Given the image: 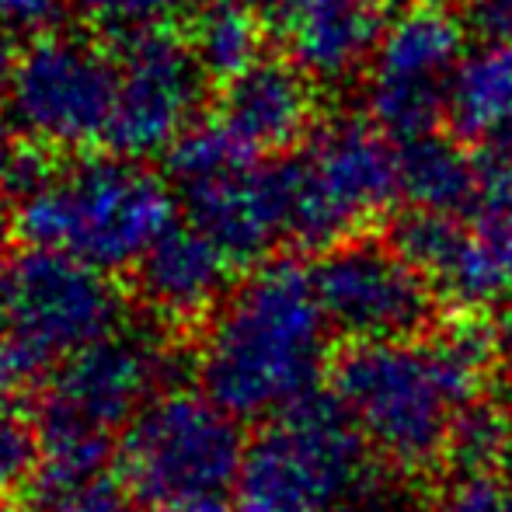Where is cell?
I'll return each instance as SVG.
<instances>
[{
  "label": "cell",
  "mask_w": 512,
  "mask_h": 512,
  "mask_svg": "<svg viewBox=\"0 0 512 512\" xmlns=\"http://www.w3.org/2000/svg\"><path fill=\"white\" fill-rule=\"evenodd\" d=\"M4 140H7V129H0V279H4V244L7 237L14 234V203L7 196V185H4Z\"/></svg>",
  "instance_id": "obj_28"
},
{
  "label": "cell",
  "mask_w": 512,
  "mask_h": 512,
  "mask_svg": "<svg viewBox=\"0 0 512 512\" xmlns=\"http://www.w3.org/2000/svg\"><path fill=\"white\" fill-rule=\"evenodd\" d=\"M189 46L213 84H227L265 60L262 14L237 0H206L189 18Z\"/></svg>",
  "instance_id": "obj_20"
},
{
  "label": "cell",
  "mask_w": 512,
  "mask_h": 512,
  "mask_svg": "<svg viewBox=\"0 0 512 512\" xmlns=\"http://www.w3.org/2000/svg\"><path fill=\"white\" fill-rule=\"evenodd\" d=\"M439 290L474 310L512 297V147L481 161V182L464 213V244Z\"/></svg>",
  "instance_id": "obj_16"
},
{
  "label": "cell",
  "mask_w": 512,
  "mask_h": 512,
  "mask_svg": "<svg viewBox=\"0 0 512 512\" xmlns=\"http://www.w3.org/2000/svg\"><path fill=\"white\" fill-rule=\"evenodd\" d=\"M446 464L460 474H495L512 460V415L495 401L481 398L457 418L446 443Z\"/></svg>",
  "instance_id": "obj_22"
},
{
  "label": "cell",
  "mask_w": 512,
  "mask_h": 512,
  "mask_svg": "<svg viewBox=\"0 0 512 512\" xmlns=\"http://www.w3.org/2000/svg\"><path fill=\"white\" fill-rule=\"evenodd\" d=\"M314 81L290 56H265L216 91L213 119L255 157L283 154L314 126Z\"/></svg>",
  "instance_id": "obj_15"
},
{
  "label": "cell",
  "mask_w": 512,
  "mask_h": 512,
  "mask_svg": "<svg viewBox=\"0 0 512 512\" xmlns=\"http://www.w3.org/2000/svg\"><path fill=\"white\" fill-rule=\"evenodd\" d=\"M279 18L286 56L310 81H345L373 60L391 14L387 0H290Z\"/></svg>",
  "instance_id": "obj_17"
},
{
  "label": "cell",
  "mask_w": 512,
  "mask_h": 512,
  "mask_svg": "<svg viewBox=\"0 0 512 512\" xmlns=\"http://www.w3.org/2000/svg\"><path fill=\"white\" fill-rule=\"evenodd\" d=\"M39 467V432L21 411L0 408V506L11 495L28 492Z\"/></svg>",
  "instance_id": "obj_25"
},
{
  "label": "cell",
  "mask_w": 512,
  "mask_h": 512,
  "mask_svg": "<svg viewBox=\"0 0 512 512\" xmlns=\"http://www.w3.org/2000/svg\"><path fill=\"white\" fill-rule=\"evenodd\" d=\"M373 495V450L342 401L314 391L248 443L237 512H356Z\"/></svg>",
  "instance_id": "obj_5"
},
{
  "label": "cell",
  "mask_w": 512,
  "mask_h": 512,
  "mask_svg": "<svg viewBox=\"0 0 512 512\" xmlns=\"http://www.w3.org/2000/svg\"><path fill=\"white\" fill-rule=\"evenodd\" d=\"M328 331L314 272L293 258H269L206 321L196 352L199 391L237 422H272L321 391Z\"/></svg>",
  "instance_id": "obj_2"
},
{
  "label": "cell",
  "mask_w": 512,
  "mask_h": 512,
  "mask_svg": "<svg viewBox=\"0 0 512 512\" xmlns=\"http://www.w3.org/2000/svg\"><path fill=\"white\" fill-rule=\"evenodd\" d=\"M401 196L411 209L464 216L478 196L481 161H471L457 136H418L398 147Z\"/></svg>",
  "instance_id": "obj_19"
},
{
  "label": "cell",
  "mask_w": 512,
  "mask_h": 512,
  "mask_svg": "<svg viewBox=\"0 0 512 512\" xmlns=\"http://www.w3.org/2000/svg\"><path fill=\"white\" fill-rule=\"evenodd\" d=\"M310 272L328 324L352 345L411 342L432 317V283L394 244L352 237L324 251Z\"/></svg>",
  "instance_id": "obj_12"
},
{
  "label": "cell",
  "mask_w": 512,
  "mask_h": 512,
  "mask_svg": "<svg viewBox=\"0 0 512 512\" xmlns=\"http://www.w3.org/2000/svg\"><path fill=\"white\" fill-rule=\"evenodd\" d=\"M203 4L206 0H74L84 25L98 28L108 39L178 25L182 18H192Z\"/></svg>",
  "instance_id": "obj_24"
},
{
  "label": "cell",
  "mask_w": 512,
  "mask_h": 512,
  "mask_svg": "<svg viewBox=\"0 0 512 512\" xmlns=\"http://www.w3.org/2000/svg\"><path fill=\"white\" fill-rule=\"evenodd\" d=\"M446 115L457 140L512 147V42H481L464 56Z\"/></svg>",
  "instance_id": "obj_18"
},
{
  "label": "cell",
  "mask_w": 512,
  "mask_h": 512,
  "mask_svg": "<svg viewBox=\"0 0 512 512\" xmlns=\"http://www.w3.org/2000/svg\"><path fill=\"white\" fill-rule=\"evenodd\" d=\"M464 56V21L446 4L411 0L394 11L366 81L373 126L401 143L429 136L450 108V88Z\"/></svg>",
  "instance_id": "obj_10"
},
{
  "label": "cell",
  "mask_w": 512,
  "mask_h": 512,
  "mask_svg": "<svg viewBox=\"0 0 512 512\" xmlns=\"http://www.w3.org/2000/svg\"><path fill=\"white\" fill-rule=\"evenodd\" d=\"M492 328H495V342H499V356L512 363V300L499 314V321H492Z\"/></svg>",
  "instance_id": "obj_30"
},
{
  "label": "cell",
  "mask_w": 512,
  "mask_h": 512,
  "mask_svg": "<svg viewBox=\"0 0 512 512\" xmlns=\"http://www.w3.org/2000/svg\"><path fill=\"white\" fill-rule=\"evenodd\" d=\"M237 4L251 7V11H258L265 18V14H279L286 4H290V0H237Z\"/></svg>",
  "instance_id": "obj_31"
},
{
  "label": "cell",
  "mask_w": 512,
  "mask_h": 512,
  "mask_svg": "<svg viewBox=\"0 0 512 512\" xmlns=\"http://www.w3.org/2000/svg\"><path fill=\"white\" fill-rule=\"evenodd\" d=\"M509 488H512V460H509Z\"/></svg>",
  "instance_id": "obj_32"
},
{
  "label": "cell",
  "mask_w": 512,
  "mask_h": 512,
  "mask_svg": "<svg viewBox=\"0 0 512 512\" xmlns=\"http://www.w3.org/2000/svg\"><path fill=\"white\" fill-rule=\"evenodd\" d=\"M185 220L216 241V248L237 265L269 262V251L290 237V178L286 161L244 154L220 164L209 175L175 185Z\"/></svg>",
  "instance_id": "obj_13"
},
{
  "label": "cell",
  "mask_w": 512,
  "mask_h": 512,
  "mask_svg": "<svg viewBox=\"0 0 512 512\" xmlns=\"http://www.w3.org/2000/svg\"><path fill=\"white\" fill-rule=\"evenodd\" d=\"M32 512H147L119 467L91 474H35L28 488Z\"/></svg>",
  "instance_id": "obj_21"
},
{
  "label": "cell",
  "mask_w": 512,
  "mask_h": 512,
  "mask_svg": "<svg viewBox=\"0 0 512 512\" xmlns=\"http://www.w3.org/2000/svg\"><path fill=\"white\" fill-rule=\"evenodd\" d=\"M119 98V60L105 35L46 28L25 42L4 98L7 129L60 157L105 147Z\"/></svg>",
  "instance_id": "obj_7"
},
{
  "label": "cell",
  "mask_w": 512,
  "mask_h": 512,
  "mask_svg": "<svg viewBox=\"0 0 512 512\" xmlns=\"http://www.w3.org/2000/svg\"><path fill=\"white\" fill-rule=\"evenodd\" d=\"M129 324L115 276L60 251L21 248L0 279V342L28 373H53Z\"/></svg>",
  "instance_id": "obj_6"
},
{
  "label": "cell",
  "mask_w": 512,
  "mask_h": 512,
  "mask_svg": "<svg viewBox=\"0 0 512 512\" xmlns=\"http://www.w3.org/2000/svg\"><path fill=\"white\" fill-rule=\"evenodd\" d=\"M290 178V241L331 251L363 237L401 196L398 147L366 119H335L314 129L297 157L286 161Z\"/></svg>",
  "instance_id": "obj_8"
},
{
  "label": "cell",
  "mask_w": 512,
  "mask_h": 512,
  "mask_svg": "<svg viewBox=\"0 0 512 512\" xmlns=\"http://www.w3.org/2000/svg\"><path fill=\"white\" fill-rule=\"evenodd\" d=\"M467 25L481 42H512V0H471Z\"/></svg>",
  "instance_id": "obj_27"
},
{
  "label": "cell",
  "mask_w": 512,
  "mask_h": 512,
  "mask_svg": "<svg viewBox=\"0 0 512 512\" xmlns=\"http://www.w3.org/2000/svg\"><path fill=\"white\" fill-rule=\"evenodd\" d=\"M244 457L241 422L189 387L157 394L115 446V467L147 512L227 509Z\"/></svg>",
  "instance_id": "obj_4"
},
{
  "label": "cell",
  "mask_w": 512,
  "mask_h": 512,
  "mask_svg": "<svg viewBox=\"0 0 512 512\" xmlns=\"http://www.w3.org/2000/svg\"><path fill=\"white\" fill-rule=\"evenodd\" d=\"M391 244L432 286H439L450 276L453 262L460 255V244H464V216L411 209L394 223Z\"/></svg>",
  "instance_id": "obj_23"
},
{
  "label": "cell",
  "mask_w": 512,
  "mask_h": 512,
  "mask_svg": "<svg viewBox=\"0 0 512 512\" xmlns=\"http://www.w3.org/2000/svg\"><path fill=\"white\" fill-rule=\"evenodd\" d=\"M220 512H227V509H220Z\"/></svg>",
  "instance_id": "obj_33"
},
{
  "label": "cell",
  "mask_w": 512,
  "mask_h": 512,
  "mask_svg": "<svg viewBox=\"0 0 512 512\" xmlns=\"http://www.w3.org/2000/svg\"><path fill=\"white\" fill-rule=\"evenodd\" d=\"M499 356L495 328L460 317L425 342L349 345L331 370V394L349 411L377 457L425 471L446 457V443Z\"/></svg>",
  "instance_id": "obj_1"
},
{
  "label": "cell",
  "mask_w": 512,
  "mask_h": 512,
  "mask_svg": "<svg viewBox=\"0 0 512 512\" xmlns=\"http://www.w3.org/2000/svg\"><path fill=\"white\" fill-rule=\"evenodd\" d=\"M237 265L189 220H175L136 265V297L161 328H196L227 300Z\"/></svg>",
  "instance_id": "obj_14"
},
{
  "label": "cell",
  "mask_w": 512,
  "mask_h": 512,
  "mask_svg": "<svg viewBox=\"0 0 512 512\" xmlns=\"http://www.w3.org/2000/svg\"><path fill=\"white\" fill-rule=\"evenodd\" d=\"M18 35L0 21V102L7 98V88H11V77H14V67H18Z\"/></svg>",
  "instance_id": "obj_29"
},
{
  "label": "cell",
  "mask_w": 512,
  "mask_h": 512,
  "mask_svg": "<svg viewBox=\"0 0 512 512\" xmlns=\"http://www.w3.org/2000/svg\"><path fill=\"white\" fill-rule=\"evenodd\" d=\"M171 349L157 328L126 324L95 349L49 373L35 432L42 439L112 443L157 394L168 391Z\"/></svg>",
  "instance_id": "obj_9"
},
{
  "label": "cell",
  "mask_w": 512,
  "mask_h": 512,
  "mask_svg": "<svg viewBox=\"0 0 512 512\" xmlns=\"http://www.w3.org/2000/svg\"><path fill=\"white\" fill-rule=\"evenodd\" d=\"M439 512H512V488L495 474H460L439 495Z\"/></svg>",
  "instance_id": "obj_26"
},
{
  "label": "cell",
  "mask_w": 512,
  "mask_h": 512,
  "mask_svg": "<svg viewBox=\"0 0 512 512\" xmlns=\"http://www.w3.org/2000/svg\"><path fill=\"white\" fill-rule=\"evenodd\" d=\"M178 196L150 164L115 154L63 157L56 171L14 206L25 248L60 251L119 276L136 272L178 220Z\"/></svg>",
  "instance_id": "obj_3"
},
{
  "label": "cell",
  "mask_w": 512,
  "mask_h": 512,
  "mask_svg": "<svg viewBox=\"0 0 512 512\" xmlns=\"http://www.w3.org/2000/svg\"><path fill=\"white\" fill-rule=\"evenodd\" d=\"M112 46L119 60V98L105 140L108 154L140 164L168 157L199 122L213 81L178 25L122 35Z\"/></svg>",
  "instance_id": "obj_11"
}]
</instances>
